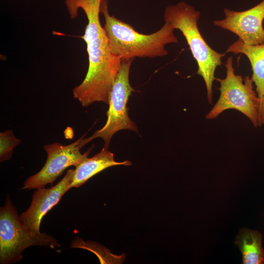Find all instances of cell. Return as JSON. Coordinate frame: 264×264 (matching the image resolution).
Segmentation results:
<instances>
[{"label": "cell", "instance_id": "obj_5", "mask_svg": "<svg viewBox=\"0 0 264 264\" xmlns=\"http://www.w3.org/2000/svg\"><path fill=\"white\" fill-rule=\"evenodd\" d=\"M225 66L226 77L215 78L220 83L219 99L206 118L214 119L226 110L235 109L244 114L257 128L260 125L257 110L259 98L253 90L251 78L246 76L243 80L242 76L235 74L232 56L227 58Z\"/></svg>", "mask_w": 264, "mask_h": 264}, {"label": "cell", "instance_id": "obj_7", "mask_svg": "<svg viewBox=\"0 0 264 264\" xmlns=\"http://www.w3.org/2000/svg\"><path fill=\"white\" fill-rule=\"evenodd\" d=\"M82 136L69 145L59 143L44 146L47 157L42 169L37 174L29 177L24 182L22 189H33L43 188L48 183H52L70 166H76L88 156L92 147L82 154L80 149L85 145Z\"/></svg>", "mask_w": 264, "mask_h": 264}, {"label": "cell", "instance_id": "obj_6", "mask_svg": "<svg viewBox=\"0 0 264 264\" xmlns=\"http://www.w3.org/2000/svg\"><path fill=\"white\" fill-rule=\"evenodd\" d=\"M133 60L122 61L111 91L106 123L102 128L96 131L91 136L83 139L85 144L96 138L100 137L104 141V147L108 148L111 137L117 132L129 130L137 132L135 124L128 115L126 106L129 96L135 91L129 82L130 69Z\"/></svg>", "mask_w": 264, "mask_h": 264}, {"label": "cell", "instance_id": "obj_9", "mask_svg": "<svg viewBox=\"0 0 264 264\" xmlns=\"http://www.w3.org/2000/svg\"><path fill=\"white\" fill-rule=\"evenodd\" d=\"M73 169L68 170L65 176L50 188H39L34 193L28 209L20 217L24 226L34 233H40V226L43 217L70 188Z\"/></svg>", "mask_w": 264, "mask_h": 264}, {"label": "cell", "instance_id": "obj_11", "mask_svg": "<svg viewBox=\"0 0 264 264\" xmlns=\"http://www.w3.org/2000/svg\"><path fill=\"white\" fill-rule=\"evenodd\" d=\"M228 52L242 53L247 56L251 63L253 72L251 78L256 85L258 96H264V43L249 45L239 39L228 46L226 51Z\"/></svg>", "mask_w": 264, "mask_h": 264}, {"label": "cell", "instance_id": "obj_12", "mask_svg": "<svg viewBox=\"0 0 264 264\" xmlns=\"http://www.w3.org/2000/svg\"><path fill=\"white\" fill-rule=\"evenodd\" d=\"M263 235L257 230L246 228L240 229L234 244L242 255L243 264H264Z\"/></svg>", "mask_w": 264, "mask_h": 264}, {"label": "cell", "instance_id": "obj_8", "mask_svg": "<svg viewBox=\"0 0 264 264\" xmlns=\"http://www.w3.org/2000/svg\"><path fill=\"white\" fill-rule=\"evenodd\" d=\"M225 18L213 21L215 26L237 35L244 43L257 45L264 43V0L243 11L225 8Z\"/></svg>", "mask_w": 264, "mask_h": 264}, {"label": "cell", "instance_id": "obj_2", "mask_svg": "<svg viewBox=\"0 0 264 264\" xmlns=\"http://www.w3.org/2000/svg\"><path fill=\"white\" fill-rule=\"evenodd\" d=\"M100 12L105 18L104 29L112 52L121 61L138 58H155L168 54L165 46L178 42L174 28L168 22L156 32L143 34L113 16L108 9V0H101Z\"/></svg>", "mask_w": 264, "mask_h": 264}, {"label": "cell", "instance_id": "obj_14", "mask_svg": "<svg viewBox=\"0 0 264 264\" xmlns=\"http://www.w3.org/2000/svg\"><path fill=\"white\" fill-rule=\"evenodd\" d=\"M257 110L260 124H264V96L259 98Z\"/></svg>", "mask_w": 264, "mask_h": 264}, {"label": "cell", "instance_id": "obj_1", "mask_svg": "<svg viewBox=\"0 0 264 264\" xmlns=\"http://www.w3.org/2000/svg\"><path fill=\"white\" fill-rule=\"evenodd\" d=\"M101 0H65L71 18L76 17L80 8L88 21L85 34L81 37L87 44L88 70L83 81L73 89L74 98L84 107L95 102L109 104L122 62L112 52L106 31L101 25Z\"/></svg>", "mask_w": 264, "mask_h": 264}, {"label": "cell", "instance_id": "obj_3", "mask_svg": "<svg viewBox=\"0 0 264 264\" xmlns=\"http://www.w3.org/2000/svg\"><path fill=\"white\" fill-rule=\"evenodd\" d=\"M200 12L192 6L182 1L167 6L164 11L165 22L174 29L179 30L185 37L193 57L197 62V74L204 81L208 101L212 104V84L216 67L221 65L225 53H219L207 44L198 26Z\"/></svg>", "mask_w": 264, "mask_h": 264}, {"label": "cell", "instance_id": "obj_10", "mask_svg": "<svg viewBox=\"0 0 264 264\" xmlns=\"http://www.w3.org/2000/svg\"><path fill=\"white\" fill-rule=\"evenodd\" d=\"M132 163L126 160L116 162L114 160L113 154L103 147L97 154L91 158H84L76 166L69 184L70 188H78L84 184L90 178L103 170L114 166H130Z\"/></svg>", "mask_w": 264, "mask_h": 264}, {"label": "cell", "instance_id": "obj_4", "mask_svg": "<svg viewBox=\"0 0 264 264\" xmlns=\"http://www.w3.org/2000/svg\"><path fill=\"white\" fill-rule=\"evenodd\" d=\"M33 245L55 249L61 245L52 236L32 232L26 228L8 196L0 209V263H15L22 258V253Z\"/></svg>", "mask_w": 264, "mask_h": 264}, {"label": "cell", "instance_id": "obj_13", "mask_svg": "<svg viewBox=\"0 0 264 264\" xmlns=\"http://www.w3.org/2000/svg\"><path fill=\"white\" fill-rule=\"evenodd\" d=\"M0 161L10 159L13 154V149L19 145L21 141L17 139L11 130H8L0 133Z\"/></svg>", "mask_w": 264, "mask_h": 264}]
</instances>
